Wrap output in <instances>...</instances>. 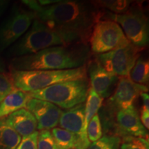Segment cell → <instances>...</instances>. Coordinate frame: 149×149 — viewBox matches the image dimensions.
Returning <instances> with one entry per match:
<instances>
[{
    "mask_svg": "<svg viewBox=\"0 0 149 149\" xmlns=\"http://www.w3.org/2000/svg\"><path fill=\"white\" fill-rule=\"evenodd\" d=\"M22 2L35 13L37 19L76 43L88 44L93 26L105 13L93 1L64 0L47 6H41L33 0Z\"/></svg>",
    "mask_w": 149,
    "mask_h": 149,
    "instance_id": "cell-1",
    "label": "cell"
},
{
    "mask_svg": "<svg viewBox=\"0 0 149 149\" xmlns=\"http://www.w3.org/2000/svg\"><path fill=\"white\" fill-rule=\"evenodd\" d=\"M92 53L88 44L50 47L32 55L11 59L10 70H68L86 66Z\"/></svg>",
    "mask_w": 149,
    "mask_h": 149,
    "instance_id": "cell-2",
    "label": "cell"
},
{
    "mask_svg": "<svg viewBox=\"0 0 149 149\" xmlns=\"http://www.w3.org/2000/svg\"><path fill=\"white\" fill-rule=\"evenodd\" d=\"M76 44L68 37L35 18L28 31L5 53L8 58L32 55L46 48Z\"/></svg>",
    "mask_w": 149,
    "mask_h": 149,
    "instance_id": "cell-3",
    "label": "cell"
},
{
    "mask_svg": "<svg viewBox=\"0 0 149 149\" xmlns=\"http://www.w3.org/2000/svg\"><path fill=\"white\" fill-rule=\"evenodd\" d=\"M17 89L26 93L41 90L55 84L87 78L86 65L68 70H10Z\"/></svg>",
    "mask_w": 149,
    "mask_h": 149,
    "instance_id": "cell-4",
    "label": "cell"
},
{
    "mask_svg": "<svg viewBox=\"0 0 149 149\" xmlns=\"http://www.w3.org/2000/svg\"><path fill=\"white\" fill-rule=\"evenodd\" d=\"M89 88L90 84L87 77L55 84L28 93L31 98L44 100L61 109L68 110L84 103Z\"/></svg>",
    "mask_w": 149,
    "mask_h": 149,
    "instance_id": "cell-5",
    "label": "cell"
},
{
    "mask_svg": "<svg viewBox=\"0 0 149 149\" xmlns=\"http://www.w3.org/2000/svg\"><path fill=\"white\" fill-rule=\"evenodd\" d=\"M102 19L114 21L120 26L127 40L136 47L144 50L149 42L148 20L140 3L133 1L124 13L106 12Z\"/></svg>",
    "mask_w": 149,
    "mask_h": 149,
    "instance_id": "cell-6",
    "label": "cell"
},
{
    "mask_svg": "<svg viewBox=\"0 0 149 149\" xmlns=\"http://www.w3.org/2000/svg\"><path fill=\"white\" fill-rule=\"evenodd\" d=\"M91 53L100 55L130 44L122 28L114 21L101 19L93 28L88 41Z\"/></svg>",
    "mask_w": 149,
    "mask_h": 149,
    "instance_id": "cell-7",
    "label": "cell"
},
{
    "mask_svg": "<svg viewBox=\"0 0 149 149\" xmlns=\"http://www.w3.org/2000/svg\"><path fill=\"white\" fill-rule=\"evenodd\" d=\"M35 13L29 8L14 5L9 13L0 22V54L6 51L28 31Z\"/></svg>",
    "mask_w": 149,
    "mask_h": 149,
    "instance_id": "cell-8",
    "label": "cell"
},
{
    "mask_svg": "<svg viewBox=\"0 0 149 149\" xmlns=\"http://www.w3.org/2000/svg\"><path fill=\"white\" fill-rule=\"evenodd\" d=\"M142 51L130 43L112 51L94 56L110 73L118 77H129L130 72Z\"/></svg>",
    "mask_w": 149,
    "mask_h": 149,
    "instance_id": "cell-9",
    "label": "cell"
},
{
    "mask_svg": "<svg viewBox=\"0 0 149 149\" xmlns=\"http://www.w3.org/2000/svg\"><path fill=\"white\" fill-rule=\"evenodd\" d=\"M98 115L100 120L104 122L113 121L116 133L120 138L124 137H135L148 138V134L141 124L139 114L135 107L127 109H121L115 112H110L100 108Z\"/></svg>",
    "mask_w": 149,
    "mask_h": 149,
    "instance_id": "cell-10",
    "label": "cell"
},
{
    "mask_svg": "<svg viewBox=\"0 0 149 149\" xmlns=\"http://www.w3.org/2000/svg\"><path fill=\"white\" fill-rule=\"evenodd\" d=\"M148 91V86L136 84L129 77H120L114 92L101 108L110 112L129 109L135 107L134 103L141 93Z\"/></svg>",
    "mask_w": 149,
    "mask_h": 149,
    "instance_id": "cell-11",
    "label": "cell"
},
{
    "mask_svg": "<svg viewBox=\"0 0 149 149\" xmlns=\"http://www.w3.org/2000/svg\"><path fill=\"white\" fill-rule=\"evenodd\" d=\"M86 70L90 88L102 99L110 97L116 88L120 77L104 69L95 56H91L87 63Z\"/></svg>",
    "mask_w": 149,
    "mask_h": 149,
    "instance_id": "cell-12",
    "label": "cell"
},
{
    "mask_svg": "<svg viewBox=\"0 0 149 149\" xmlns=\"http://www.w3.org/2000/svg\"><path fill=\"white\" fill-rule=\"evenodd\" d=\"M85 103L62 112L59 120V128L68 130L77 137L74 149H87L91 142L84 132Z\"/></svg>",
    "mask_w": 149,
    "mask_h": 149,
    "instance_id": "cell-13",
    "label": "cell"
},
{
    "mask_svg": "<svg viewBox=\"0 0 149 149\" xmlns=\"http://www.w3.org/2000/svg\"><path fill=\"white\" fill-rule=\"evenodd\" d=\"M25 109L34 115L37 121V129L51 130L58 125L59 117L63 111L55 104L44 100L31 98Z\"/></svg>",
    "mask_w": 149,
    "mask_h": 149,
    "instance_id": "cell-14",
    "label": "cell"
},
{
    "mask_svg": "<svg viewBox=\"0 0 149 149\" xmlns=\"http://www.w3.org/2000/svg\"><path fill=\"white\" fill-rule=\"evenodd\" d=\"M5 118L7 124L21 137H26L37 131L36 119L26 109L18 110Z\"/></svg>",
    "mask_w": 149,
    "mask_h": 149,
    "instance_id": "cell-15",
    "label": "cell"
},
{
    "mask_svg": "<svg viewBox=\"0 0 149 149\" xmlns=\"http://www.w3.org/2000/svg\"><path fill=\"white\" fill-rule=\"evenodd\" d=\"M30 99L29 93L16 88L0 103V120L18 110L25 109Z\"/></svg>",
    "mask_w": 149,
    "mask_h": 149,
    "instance_id": "cell-16",
    "label": "cell"
},
{
    "mask_svg": "<svg viewBox=\"0 0 149 149\" xmlns=\"http://www.w3.org/2000/svg\"><path fill=\"white\" fill-rule=\"evenodd\" d=\"M22 137L7 124L6 118L0 120V149H16Z\"/></svg>",
    "mask_w": 149,
    "mask_h": 149,
    "instance_id": "cell-17",
    "label": "cell"
},
{
    "mask_svg": "<svg viewBox=\"0 0 149 149\" xmlns=\"http://www.w3.org/2000/svg\"><path fill=\"white\" fill-rule=\"evenodd\" d=\"M85 104V118H84V132L87 133V126L89 122L95 115L98 113L100 108L103 104L104 99L90 88L87 95Z\"/></svg>",
    "mask_w": 149,
    "mask_h": 149,
    "instance_id": "cell-18",
    "label": "cell"
},
{
    "mask_svg": "<svg viewBox=\"0 0 149 149\" xmlns=\"http://www.w3.org/2000/svg\"><path fill=\"white\" fill-rule=\"evenodd\" d=\"M129 78L136 84L148 86L149 81L148 59L139 57L130 72Z\"/></svg>",
    "mask_w": 149,
    "mask_h": 149,
    "instance_id": "cell-19",
    "label": "cell"
},
{
    "mask_svg": "<svg viewBox=\"0 0 149 149\" xmlns=\"http://www.w3.org/2000/svg\"><path fill=\"white\" fill-rule=\"evenodd\" d=\"M52 135L58 149H74L77 137L73 133L59 127L51 130Z\"/></svg>",
    "mask_w": 149,
    "mask_h": 149,
    "instance_id": "cell-20",
    "label": "cell"
},
{
    "mask_svg": "<svg viewBox=\"0 0 149 149\" xmlns=\"http://www.w3.org/2000/svg\"><path fill=\"white\" fill-rule=\"evenodd\" d=\"M100 8L111 11V13L121 15L126 13L133 3L128 0H112V1H93Z\"/></svg>",
    "mask_w": 149,
    "mask_h": 149,
    "instance_id": "cell-21",
    "label": "cell"
},
{
    "mask_svg": "<svg viewBox=\"0 0 149 149\" xmlns=\"http://www.w3.org/2000/svg\"><path fill=\"white\" fill-rule=\"evenodd\" d=\"M121 138L117 135H104L93 142L87 149H120Z\"/></svg>",
    "mask_w": 149,
    "mask_h": 149,
    "instance_id": "cell-22",
    "label": "cell"
},
{
    "mask_svg": "<svg viewBox=\"0 0 149 149\" xmlns=\"http://www.w3.org/2000/svg\"><path fill=\"white\" fill-rule=\"evenodd\" d=\"M87 136L90 142H95L102 137V127L100 117L97 113L93 117L87 126Z\"/></svg>",
    "mask_w": 149,
    "mask_h": 149,
    "instance_id": "cell-23",
    "label": "cell"
},
{
    "mask_svg": "<svg viewBox=\"0 0 149 149\" xmlns=\"http://www.w3.org/2000/svg\"><path fill=\"white\" fill-rule=\"evenodd\" d=\"M120 149H149L148 139L135 137H122Z\"/></svg>",
    "mask_w": 149,
    "mask_h": 149,
    "instance_id": "cell-24",
    "label": "cell"
},
{
    "mask_svg": "<svg viewBox=\"0 0 149 149\" xmlns=\"http://www.w3.org/2000/svg\"><path fill=\"white\" fill-rule=\"evenodd\" d=\"M15 89L10 72H0V103Z\"/></svg>",
    "mask_w": 149,
    "mask_h": 149,
    "instance_id": "cell-25",
    "label": "cell"
},
{
    "mask_svg": "<svg viewBox=\"0 0 149 149\" xmlns=\"http://www.w3.org/2000/svg\"><path fill=\"white\" fill-rule=\"evenodd\" d=\"M37 149H58L49 130L39 131L37 137Z\"/></svg>",
    "mask_w": 149,
    "mask_h": 149,
    "instance_id": "cell-26",
    "label": "cell"
},
{
    "mask_svg": "<svg viewBox=\"0 0 149 149\" xmlns=\"http://www.w3.org/2000/svg\"><path fill=\"white\" fill-rule=\"evenodd\" d=\"M39 131H35L31 135L22 137L16 149H37V137Z\"/></svg>",
    "mask_w": 149,
    "mask_h": 149,
    "instance_id": "cell-27",
    "label": "cell"
},
{
    "mask_svg": "<svg viewBox=\"0 0 149 149\" xmlns=\"http://www.w3.org/2000/svg\"><path fill=\"white\" fill-rule=\"evenodd\" d=\"M139 118H140L141 124H143L145 128L148 130L149 128V110L141 107Z\"/></svg>",
    "mask_w": 149,
    "mask_h": 149,
    "instance_id": "cell-28",
    "label": "cell"
},
{
    "mask_svg": "<svg viewBox=\"0 0 149 149\" xmlns=\"http://www.w3.org/2000/svg\"><path fill=\"white\" fill-rule=\"evenodd\" d=\"M9 1L6 0H0V18L2 17L5 12L6 11L9 5Z\"/></svg>",
    "mask_w": 149,
    "mask_h": 149,
    "instance_id": "cell-29",
    "label": "cell"
},
{
    "mask_svg": "<svg viewBox=\"0 0 149 149\" xmlns=\"http://www.w3.org/2000/svg\"><path fill=\"white\" fill-rule=\"evenodd\" d=\"M140 97L142 99V107L147 110H149V96L148 93H141Z\"/></svg>",
    "mask_w": 149,
    "mask_h": 149,
    "instance_id": "cell-30",
    "label": "cell"
},
{
    "mask_svg": "<svg viewBox=\"0 0 149 149\" xmlns=\"http://www.w3.org/2000/svg\"><path fill=\"white\" fill-rule=\"evenodd\" d=\"M59 1V0H40V1H37V3L41 6H47L54 4Z\"/></svg>",
    "mask_w": 149,
    "mask_h": 149,
    "instance_id": "cell-31",
    "label": "cell"
},
{
    "mask_svg": "<svg viewBox=\"0 0 149 149\" xmlns=\"http://www.w3.org/2000/svg\"><path fill=\"white\" fill-rule=\"evenodd\" d=\"M6 66L5 61L1 57H0V72H6Z\"/></svg>",
    "mask_w": 149,
    "mask_h": 149,
    "instance_id": "cell-32",
    "label": "cell"
}]
</instances>
